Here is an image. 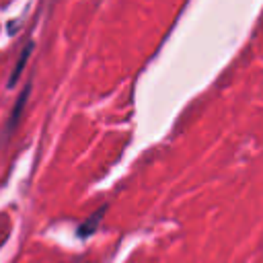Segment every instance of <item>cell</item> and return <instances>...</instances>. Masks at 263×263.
<instances>
[{
    "label": "cell",
    "instance_id": "1",
    "mask_svg": "<svg viewBox=\"0 0 263 263\" xmlns=\"http://www.w3.org/2000/svg\"><path fill=\"white\" fill-rule=\"evenodd\" d=\"M29 51H31V45H29V49H27V51H23V53H21V60H18V64H16V68H14V72H12V78H10V86H12V84L16 82V78L21 76V68H23V64L27 62Z\"/></svg>",
    "mask_w": 263,
    "mask_h": 263
}]
</instances>
